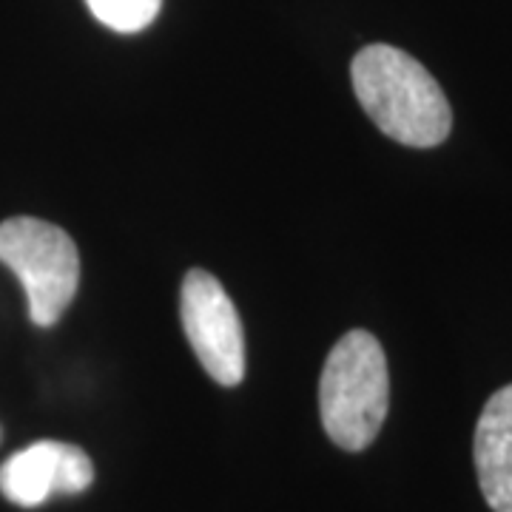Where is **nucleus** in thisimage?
Wrapping results in <instances>:
<instances>
[{
  "label": "nucleus",
  "instance_id": "obj_1",
  "mask_svg": "<svg viewBox=\"0 0 512 512\" xmlns=\"http://www.w3.org/2000/svg\"><path fill=\"white\" fill-rule=\"evenodd\" d=\"M353 92L365 114L390 140L433 148L447 140L453 111L439 80L396 46H367L350 66Z\"/></svg>",
  "mask_w": 512,
  "mask_h": 512
},
{
  "label": "nucleus",
  "instance_id": "obj_2",
  "mask_svg": "<svg viewBox=\"0 0 512 512\" xmlns=\"http://www.w3.org/2000/svg\"><path fill=\"white\" fill-rule=\"evenodd\" d=\"M390 410V373L379 339L367 330H348L322 367L319 416L330 441L359 453L370 447Z\"/></svg>",
  "mask_w": 512,
  "mask_h": 512
},
{
  "label": "nucleus",
  "instance_id": "obj_3",
  "mask_svg": "<svg viewBox=\"0 0 512 512\" xmlns=\"http://www.w3.org/2000/svg\"><path fill=\"white\" fill-rule=\"evenodd\" d=\"M0 262L20 279L32 322L37 328H52L80 285L74 239L52 222L12 217L0 222Z\"/></svg>",
  "mask_w": 512,
  "mask_h": 512
},
{
  "label": "nucleus",
  "instance_id": "obj_4",
  "mask_svg": "<svg viewBox=\"0 0 512 512\" xmlns=\"http://www.w3.org/2000/svg\"><path fill=\"white\" fill-rule=\"evenodd\" d=\"M185 339L205 373L222 387H237L245 376V333L239 313L220 279L202 268L188 271L180 296Z\"/></svg>",
  "mask_w": 512,
  "mask_h": 512
},
{
  "label": "nucleus",
  "instance_id": "obj_5",
  "mask_svg": "<svg viewBox=\"0 0 512 512\" xmlns=\"http://www.w3.org/2000/svg\"><path fill=\"white\" fill-rule=\"evenodd\" d=\"M92 481V458L63 441H35L0 464V493L18 507H40L55 493H83Z\"/></svg>",
  "mask_w": 512,
  "mask_h": 512
},
{
  "label": "nucleus",
  "instance_id": "obj_6",
  "mask_svg": "<svg viewBox=\"0 0 512 512\" xmlns=\"http://www.w3.org/2000/svg\"><path fill=\"white\" fill-rule=\"evenodd\" d=\"M478 487L493 512H512V384L495 390L476 424L473 441Z\"/></svg>",
  "mask_w": 512,
  "mask_h": 512
},
{
  "label": "nucleus",
  "instance_id": "obj_7",
  "mask_svg": "<svg viewBox=\"0 0 512 512\" xmlns=\"http://www.w3.org/2000/svg\"><path fill=\"white\" fill-rule=\"evenodd\" d=\"M89 12L114 32H143L157 18L163 0H86Z\"/></svg>",
  "mask_w": 512,
  "mask_h": 512
}]
</instances>
